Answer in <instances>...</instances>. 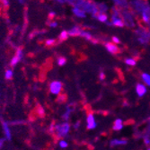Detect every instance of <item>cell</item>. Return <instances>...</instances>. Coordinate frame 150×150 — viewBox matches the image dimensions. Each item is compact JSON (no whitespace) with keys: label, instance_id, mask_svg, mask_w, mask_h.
<instances>
[{"label":"cell","instance_id":"cell-21","mask_svg":"<svg viewBox=\"0 0 150 150\" xmlns=\"http://www.w3.org/2000/svg\"><path fill=\"white\" fill-rule=\"evenodd\" d=\"M125 63L127 65H129V66H135L136 65V60H134L132 59H125Z\"/></svg>","mask_w":150,"mask_h":150},{"label":"cell","instance_id":"cell-28","mask_svg":"<svg viewBox=\"0 0 150 150\" xmlns=\"http://www.w3.org/2000/svg\"><path fill=\"white\" fill-rule=\"evenodd\" d=\"M104 77H105L104 74H103V73L102 72V73L100 74V79H101V80H103V79H104Z\"/></svg>","mask_w":150,"mask_h":150},{"label":"cell","instance_id":"cell-6","mask_svg":"<svg viewBox=\"0 0 150 150\" xmlns=\"http://www.w3.org/2000/svg\"><path fill=\"white\" fill-rule=\"evenodd\" d=\"M86 122H87V128L89 129H93L96 127V122H95V120H94V117L92 113L88 114L87 116V119H86Z\"/></svg>","mask_w":150,"mask_h":150},{"label":"cell","instance_id":"cell-15","mask_svg":"<svg viewBox=\"0 0 150 150\" xmlns=\"http://www.w3.org/2000/svg\"><path fill=\"white\" fill-rule=\"evenodd\" d=\"M3 128H4V131H5L6 139H11V132H10L9 127H8L6 122H4V123H3Z\"/></svg>","mask_w":150,"mask_h":150},{"label":"cell","instance_id":"cell-5","mask_svg":"<svg viewBox=\"0 0 150 150\" xmlns=\"http://www.w3.org/2000/svg\"><path fill=\"white\" fill-rule=\"evenodd\" d=\"M22 57H23V51H22L21 49H18V50H16V56L13 57V58L12 59V60H11V66H12V67H15V66L21 60Z\"/></svg>","mask_w":150,"mask_h":150},{"label":"cell","instance_id":"cell-18","mask_svg":"<svg viewBox=\"0 0 150 150\" xmlns=\"http://www.w3.org/2000/svg\"><path fill=\"white\" fill-rule=\"evenodd\" d=\"M80 35L81 36H83V37H85L86 39H87V40H92V34L90 33H87V32H85V31H81V33H80Z\"/></svg>","mask_w":150,"mask_h":150},{"label":"cell","instance_id":"cell-22","mask_svg":"<svg viewBox=\"0 0 150 150\" xmlns=\"http://www.w3.org/2000/svg\"><path fill=\"white\" fill-rule=\"evenodd\" d=\"M12 77H13V71L10 70V69L6 70V79H11Z\"/></svg>","mask_w":150,"mask_h":150},{"label":"cell","instance_id":"cell-7","mask_svg":"<svg viewBox=\"0 0 150 150\" xmlns=\"http://www.w3.org/2000/svg\"><path fill=\"white\" fill-rule=\"evenodd\" d=\"M132 5H134V8L136 9V11L139 12V13H143L144 9L146 8V6H145V3L144 2H141V1H133L131 2Z\"/></svg>","mask_w":150,"mask_h":150},{"label":"cell","instance_id":"cell-20","mask_svg":"<svg viewBox=\"0 0 150 150\" xmlns=\"http://www.w3.org/2000/svg\"><path fill=\"white\" fill-rule=\"evenodd\" d=\"M66 61H67V59L64 57H59L58 58V64L59 66H64L66 64Z\"/></svg>","mask_w":150,"mask_h":150},{"label":"cell","instance_id":"cell-10","mask_svg":"<svg viewBox=\"0 0 150 150\" xmlns=\"http://www.w3.org/2000/svg\"><path fill=\"white\" fill-rule=\"evenodd\" d=\"M136 92H137V93H138V95L139 97H142L146 93V87L144 85L138 84L137 86H136Z\"/></svg>","mask_w":150,"mask_h":150},{"label":"cell","instance_id":"cell-4","mask_svg":"<svg viewBox=\"0 0 150 150\" xmlns=\"http://www.w3.org/2000/svg\"><path fill=\"white\" fill-rule=\"evenodd\" d=\"M61 88H62V85L60 82L59 81H54L50 84V93H53V94H59L61 91Z\"/></svg>","mask_w":150,"mask_h":150},{"label":"cell","instance_id":"cell-9","mask_svg":"<svg viewBox=\"0 0 150 150\" xmlns=\"http://www.w3.org/2000/svg\"><path fill=\"white\" fill-rule=\"evenodd\" d=\"M105 47H106L107 50H108L109 52H110V53H112V54H117V53L120 52L119 48H118L115 44H113V43L108 42V43L105 44Z\"/></svg>","mask_w":150,"mask_h":150},{"label":"cell","instance_id":"cell-29","mask_svg":"<svg viewBox=\"0 0 150 150\" xmlns=\"http://www.w3.org/2000/svg\"><path fill=\"white\" fill-rule=\"evenodd\" d=\"M4 141H5V139H0V147H1V146H2V145H3Z\"/></svg>","mask_w":150,"mask_h":150},{"label":"cell","instance_id":"cell-2","mask_svg":"<svg viewBox=\"0 0 150 150\" xmlns=\"http://www.w3.org/2000/svg\"><path fill=\"white\" fill-rule=\"evenodd\" d=\"M70 129V126L69 123H62V124H59L56 127V131L58 134V137L59 138H62L65 137V136L69 133Z\"/></svg>","mask_w":150,"mask_h":150},{"label":"cell","instance_id":"cell-16","mask_svg":"<svg viewBox=\"0 0 150 150\" xmlns=\"http://www.w3.org/2000/svg\"><path fill=\"white\" fill-rule=\"evenodd\" d=\"M95 17H96L100 22H103V23H107V19H108V16L107 15H105V13H99L97 16H95Z\"/></svg>","mask_w":150,"mask_h":150},{"label":"cell","instance_id":"cell-30","mask_svg":"<svg viewBox=\"0 0 150 150\" xmlns=\"http://www.w3.org/2000/svg\"><path fill=\"white\" fill-rule=\"evenodd\" d=\"M148 24H149V26H150V23H148ZM149 34H150V33H149Z\"/></svg>","mask_w":150,"mask_h":150},{"label":"cell","instance_id":"cell-25","mask_svg":"<svg viewBox=\"0 0 150 150\" xmlns=\"http://www.w3.org/2000/svg\"><path fill=\"white\" fill-rule=\"evenodd\" d=\"M144 140L146 142V145H149L150 144V138H149V136H146Z\"/></svg>","mask_w":150,"mask_h":150},{"label":"cell","instance_id":"cell-19","mask_svg":"<svg viewBox=\"0 0 150 150\" xmlns=\"http://www.w3.org/2000/svg\"><path fill=\"white\" fill-rule=\"evenodd\" d=\"M67 37H69V33H67V32L64 31V32H62V33H60V35H59V39L61 40V42H63V40H67Z\"/></svg>","mask_w":150,"mask_h":150},{"label":"cell","instance_id":"cell-26","mask_svg":"<svg viewBox=\"0 0 150 150\" xmlns=\"http://www.w3.org/2000/svg\"><path fill=\"white\" fill-rule=\"evenodd\" d=\"M112 40H113V42L114 43H120V40H119V38H117V37H112Z\"/></svg>","mask_w":150,"mask_h":150},{"label":"cell","instance_id":"cell-11","mask_svg":"<svg viewBox=\"0 0 150 150\" xmlns=\"http://www.w3.org/2000/svg\"><path fill=\"white\" fill-rule=\"evenodd\" d=\"M73 13H75V15L77 16V17H86V13L83 11V10H81L77 7H74L73 8Z\"/></svg>","mask_w":150,"mask_h":150},{"label":"cell","instance_id":"cell-12","mask_svg":"<svg viewBox=\"0 0 150 150\" xmlns=\"http://www.w3.org/2000/svg\"><path fill=\"white\" fill-rule=\"evenodd\" d=\"M123 128V124H122V120L120 119H117L113 124V129L115 130H120Z\"/></svg>","mask_w":150,"mask_h":150},{"label":"cell","instance_id":"cell-31","mask_svg":"<svg viewBox=\"0 0 150 150\" xmlns=\"http://www.w3.org/2000/svg\"><path fill=\"white\" fill-rule=\"evenodd\" d=\"M147 150H150V148H148V149H147Z\"/></svg>","mask_w":150,"mask_h":150},{"label":"cell","instance_id":"cell-27","mask_svg":"<svg viewBox=\"0 0 150 150\" xmlns=\"http://www.w3.org/2000/svg\"><path fill=\"white\" fill-rule=\"evenodd\" d=\"M57 25H58V23H57L56 22H54V23H50V27H56Z\"/></svg>","mask_w":150,"mask_h":150},{"label":"cell","instance_id":"cell-17","mask_svg":"<svg viewBox=\"0 0 150 150\" xmlns=\"http://www.w3.org/2000/svg\"><path fill=\"white\" fill-rule=\"evenodd\" d=\"M142 80L144 81V83H145L146 86H150V75H148V74H146V73L142 74Z\"/></svg>","mask_w":150,"mask_h":150},{"label":"cell","instance_id":"cell-13","mask_svg":"<svg viewBox=\"0 0 150 150\" xmlns=\"http://www.w3.org/2000/svg\"><path fill=\"white\" fill-rule=\"evenodd\" d=\"M126 144H127V140H124V139H113L111 142V146H121V145H126Z\"/></svg>","mask_w":150,"mask_h":150},{"label":"cell","instance_id":"cell-1","mask_svg":"<svg viewBox=\"0 0 150 150\" xmlns=\"http://www.w3.org/2000/svg\"><path fill=\"white\" fill-rule=\"evenodd\" d=\"M112 24L118 26V27H122L124 25L123 20L121 17V13L117 10L113 9L112 10Z\"/></svg>","mask_w":150,"mask_h":150},{"label":"cell","instance_id":"cell-23","mask_svg":"<svg viewBox=\"0 0 150 150\" xmlns=\"http://www.w3.org/2000/svg\"><path fill=\"white\" fill-rule=\"evenodd\" d=\"M59 146H60V147H62V148L67 147V141H65V140H61V141L59 142Z\"/></svg>","mask_w":150,"mask_h":150},{"label":"cell","instance_id":"cell-14","mask_svg":"<svg viewBox=\"0 0 150 150\" xmlns=\"http://www.w3.org/2000/svg\"><path fill=\"white\" fill-rule=\"evenodd\" d=\"M69 35H70V36H76V35H80V33H81V30L79 29V27H77V26H75L74 28H72V30H70L69 33Z\"/></svg>","mask_w":150,"mask_h":150},{"label":"cell","instance_id":"cell-24","mask_svg":"<svg viewBox=\"0 0 150 150\" xmlns=\"http://www.w3.org/2000/svg\"><path fill=\"white\" fill-rule=\"evenodd\" d=\"M54 42H55L54 40H48L47 42H46V44L48 46H50V45H53L54 44Z\"/></svg>","mask_w":150,"mask_h":150},{"label":"cell","instance_id":"cell-3","mask_svg":"<svg viewBox=\"0 0 150 150\" xmlns=\"http://www.w3.org/2000/svg\"><path fill=\"white\" fill-rule=\"evenodd\" d=\"M121 17H122V20H123L124 24H126L128 27H134L135 23H134V21H133V18L130 13H129L128 11H123L121 13Z\"/></svg>","mask_w":150,"mask_h":150},{"label":"cell","instance_id":"cell-8","mask_svg":"<svg viewBox=\"0 0 150 150\" xmlns=\"http://www.w3.org/2000/svg\"><path fill=\"white\" fill-rule=\"evenodd\" d=\"M142 18L143 21L146 23H150V6H146L142 13Z\"/></svg>","mask_w":150,"mask_h":150}]
</instances>
